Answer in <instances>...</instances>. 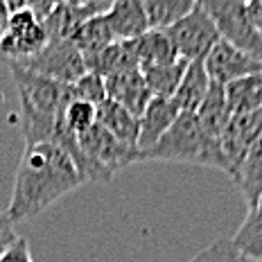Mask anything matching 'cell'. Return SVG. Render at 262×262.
Segmentation results:
<instances>
[{"label":"cell","instance_id":"cell-1","mask_svg":"<svg viewBox=\"0 0 262 262\" xmlns=\"http://www.w3.org/2000/svg\"><path fill=\"white\" fill-rule=\"evenodd\" d=\"M79 185H84V181L77 165L59 143L25 147L16 167L12 199L5 212L14 226L30 222Z\"/></svg>","mask_w":262,"mask_h":262},{"label":"cell","instance_id":"cell-2","mask_svg":"<svg viewBox=\"0 0 262 262\" xmlns=\"http://www.w3.org/2000/svg\"><path fill=\"white\" fill-rule=\"evenodd\" d=\"M20 106V134L25 147L39 143H54L63 122V111L73 97V89L43 79L36 75L12 70Z\"/></svg>","mask_w":262,"mask_h":262},{"label":"cell","instance_id":"cell-3","mask_svg":"<svg viewBox=\"0 0 262 262\" xmlns=\"http://www.w3.org/2000/svg\"><path fill=\"white\" fill-rule=\"evenodd\" d=\"M161 161V163H185V165L212 167V170L228 172L220 140L210 138L201 129L194 113H179L172 127L163 134V138L140 154V163Z\"/></svg>","mask_w":262,"mask_h":262},{"label":"cell","instance_id":"cell-4","mask_svg":"<svg viewBox=\"0 0 262 262\" xmlns=\"http://www.w3.org/2000/svg\"><path fill=\"white\" fill-rule=\"evenodd\" d=\"M9 23L0 39V63L12 68L14 63L39 54L48 46L46 27L27 9V3H5Z\"/></svg>","mask_w":262,"mask_h":262},{"label":"cell","instance_id":"cell-5","mask_svg":"<svg viewBox=\"0 0 262 262\" xmlns=\"http://www.w3.org/2000/svg\"><path fill=\"white\" fill-rule=\"evenodd\" d=\"M9 70H23V73L36 75L43 79H52L57 84L73 86L81 75H86V61L84 54L75 48L73 41H52L46 48L25 59V61L14 63Z\"/></svg>","mask_w":262,"mask_h":262},{"label":"cell","instance_id":"cell-6","mask_svg":"<svg viewBox=\"0 0 262 262\" xmlns=\"http://www.w3.org/2000/svg\"><path fill=\"white\" fill-rule=\"evenodd\" d=\"M215 23L220 39L235 46L237 50L249 52L262 61V36L251 23L249 7L242 0H210L201 3Z\"/></svg>","mask_w":262,"mask_h":262},{"label":"cell","instance_id":"cell-7","mask_svg":"<svg viewBox=\"0 0 262 262\" xmlns=\"http://www.w3.org/2000/svg\"><path fill=\"white\" fill-rule=\"evenodd\" d=\"M165 32L172 39L179 57L188 63L204 61L215 48V43L220 41V32L201 3H194L192 12L185 14L179 23H174Z\"/></svg>","mask_w":262,"mask_h":262},{"label":"cell","instance_id":"cell-8","mask_svg":"<svg viewBox=\"0 0 262 262\" xmlns=\"http://www.w3.org/2000/svg\"><path fill=\"white\" fill-rule=\"evenodd\" d=\"M260 136H262V108L253 113H244V116H231L220 138L224 158H226L228 165L226 174L231 177V181L237 179V172L242 167L244 158H247L249 149L255 145V140Z\"/></svg>","mask_w":262,"mask_h":262},{"label":"cell","instance_id":"cell-9","mask_svg":"<svg viewBox=\"0 0 262 262\" xmlns=\"http://www.w3.org/2000/svg\"><path fill=\"white\" fill-rule=\"evenodd\" d=\"M204 68L212 84L228 86L235 79L262 73V61L251 57L249 52L237 50L235 46L220 39L215 43V48L208 52V57L204 59Z\"/></svg>","mask_w":262,"mask_h":262},{"label":"cell","instance_id":"cell-10","mask_svg":"<svg viewBox=\"0 0 262 262\" xmlns=\"http://www.w3.org/2000/svg\"><path fill=\"white\" fill-rule=\"evenodd\" d=\"M106 100L116 102L122 108H127L131 116L140 120L147 104L151 102V93L145 84V77L140 70H129L106 77Z\"/></svg>","mask_w":262,"mask_h":262},{"label":"cell","instance_id":"cell-11","mask_svg":"<svg viewBox=\"0 0 262 262\" xmlns=\"http://www.w3.org/2000/svg\"><path fill=\"white\" fill-rule=\"evenodd\" d=\"M116 41H136L149 32L143 0H116L104 14Z\"/></svg>","mask_w":262,"mask_h":262},{"label":"cell","instance_id":"cell-12","mask_svg":"<svg viewBox=\"0 0 262 262\" xmlns=\"http://www.w3.org/2000/svg\"><path fill=\"white\" fill-rule=\"evenodd\" d=\"M179 106L174 104V100H165V97H151V102L147 104L145 113L140 116V134H138V151L145 154L147 149H151L158 140L163 138L167 129L172 127V122L179 118Z\"/></svg>","mask_w":262,"mask_h":262},{"label":"cell","instance_id":"cell-13","mask_svg":"<svg viewBox=\"0 0 262 262\" xmlns=\"http://www.w3.org/2000/svg\"><path fill=\"white\" fill-rule=\"evenodd\" d=\"M86 70L100 75V77H111V75L129 73V70H140L138 63V50H136V41H116L102 52L93 54L84 59Z\"/></svg>","mask_w":262,"mask_h":262},{"label":"cell","instance_id":"cell-14","mask_svg":"<svg viewBox=\"0 0 262 262\" xmlns=\"http://www.w3.org/2000/svg\"><path fill=\"white\" fill-rule=\"evenodd\" d=\"M97 124L104 127L111 136H116L120 143L138 149L140 120L136 116H131L127 108H122L111 100H104L100 106H97Z\"/></svg>","mask_w":262,"mask_h":262},{"label":"cell","instance_id":"cell-15","mask_svg":"<svg viewBox=\"0 0 262 262\" xmlns=\"http://www.w3.org/2000/svg\"><path fill=\"white\" fill-rule=\"evenodd\" d=\"M208 91H210V79L204 68V61H192L185 68V75L172 100L181 113H194L201 106V102L206 100Z\"/></svg>","mask_w":262,"mask_h":262},{"label":"cell","instance_id":"cell-16","mask_svg":"<svg viewBox=\"0 0 262 262\" xmlns=\"http://www.w3.org/2000/svg\"><path fill=\"white\" fill-rule=\"evenodd\" d=\"M224 95H226V108L231 116L258 111L262 108V73L231 81L228 86H224Z\"/></svg>","mask_w":262,"mask_h":262},{"label":"cell","instance_id":"cell-17","mask_svg":"<svg viewBox=\"0 0 262 262\" xmlns=\"http://www.w3.org/2000/svg\"><path fill=\"white\" fill-rule=\"evenodd\" d=\"M136 50H138L140 70L154 68V66H167L181 59L165 30H149L140 39H136Z\"/></svg>","mask_w":262,"mask_h":262},{"label":"cell","instance_id":"cell-18","mask_svg":"<svg viewBox=\"0 0 262 262\" xmlns=\"http://www.w3.org/2000/svg\"><path fill=\"white\" fill-rule=\"evenodd\" d=\"M196 120H199L201 129L210 136V138L220 140L224 129H226L231 113L226 108V95H224V86L212 84L210 81V91L206 95V100L201 102V106L194 111Z\"/></svg>","mask_w":262,"mask_h":262},{"label":"cell","instance_id":"cell-19","mask_svg":"<svg viewBox=\"0 0 262 262\" xmlns=\"http://www.w3.org/2000/svg\"><path fill=\"white\" fill-rule=\"evenodd\" d=\"M231 242L244 255L262 262V194L255 199V204L249 206L247 217L239 224V228L235 231V235L231 237Z\"/></svg>","mask_w":262,"mask_h":262},{"label":"cell","instance_id":"cell-20","mask_svg":"<svg viewBox=\"0 0 262 262\" xmlns=\"http://www.w3.org/2000/svg\"><path fill=\"white\" fill-rule=\"evenodd\" d=\"M70 41L84 54V59H89L93 54L102 52L104 48H108L111 43H116V36H113L111 27H108L104 14H102V16H95V18L86 20V23L70 36Z\"/></svg>","mask_w":262,"mask_h":262},{"label":"cell","instance_id":"cell-21","mask_svg":"<svg viewBox=\"0 0 262 262\" xmlns=\"http://www.w3.org/2000/svg\"><path fill=\"white\" fill-rule=\"evenodd\" d=\"M185 68H188V61L179 59L174 63H167V66H154V68H143L145 77V84L149 89L151 97H165V100H172L174 93H177L179 84H181L183 75H185Z\"/></svg>","mask_w":262,"mask_h":262},{"label":"cell","instance_id":"cell-22","mask_svg":"<svg viewBox=\"0 0 262 262\" xmlns=\"http://www.w3.org/2000/svg\"><path fill=\"white\" fill-rule=\"evenodd\" d=\"M233 183L239 188L247 206L255 204V199L262 194V136L249 149V154L237 172V179Z\"/></svg>","mask_w":262,"mask_h":262},{"label":"cell","instance_id":"cell-23","mask_svg":"<svg viewBox=\"0 0 262 262\" xmlns=\"http://www.w3.org/2000/svg\"><path fill=\"white\" fill-rule=\"evenodd\" d=\"M149 30H170L174 23L192 12V0H143Z\"/></svg>","mask_w":262,"mask_h":262},{"label":"cell","instance_id":"cell-24","mask_svg":"<svg viewBox=\"0 0 262 262\" xmlns=\"http://www.w3.org/2000/svg\"><path fill=\"white\" fill-rule=\"evenodd\" d=\"M97 122V106L89 104V102L73 100L63 111V131H68L70 136H81L86 134L93 124Z\"/></svg>","mask_w":262,"mask_h":262},{"label":"cell","instance_id":"cell-25","mask_svg":"<svg viewBox=\"0 0 262 262\" xmlns=\"http://www.w3.org/2000/svg\"><path fill=\"white\" fill-rule=\"evenodd\" d=\"M190 262H258L244 255L231 239H215L206 249H201Z\"/></svg>","mask_w":262,"mask_h":262},{"label":"cell","instance_id":"cell-26","mask_svg":"<svg viewBox=\"0 0 262 262\" xmlns=\"http://www.w3.org/2000/svg\"><path fill=\"white\" fill-rule=\"evenodd\" d=\"M70 89H73L75 100L89 102V104H93V106H100L102 102L106 100V81H104V77L91 73V70L86 75H81Z\"/></svg>","mask_w":262,"mask_h":262},{"label":"cell","instance_id":"cell-27","mask_svg":"<svg viewBox=\"0 0 262 262\" xmlns=\"http://www.w3.org/2000/svg\"><path fill=\"white\" fill-rule=\"evenodd\" d=\"M0 262H34L32 260V251L25 237H16L7 249L0 253Z\"/></svg>","mask_w":262,"mask_h":262},{"label":"cell","instance_id":"cell-28","mask_svg":"<svg viewBox=\"0 0 262 262\" xmlns=\"http://www.w3.org/2000/svg\"><path fill=\"white\" fill-rule=\"evenodd\" d=\"M16 237L18 235H16V228H14L12 220L7 217V212L5 210H0V253H3V251L7 249Z\"/></svg>","mask_w":262,"mask_h":262},{"label":"cell","instance_id":"cell-29","mask_svg":"<svg viewBox=\"0 0 262 262\" xmlns=\"http://www.w3.org/2000/svg\"><path fill=\"white\" fill-rule=\"evenodd\" d=\"M249 7V16H251V23L258 30V34L262 36V0H253V3H247Z\"/></svg>","mask_w":262,"mask_h":262},{"label":"cell","instance_id":"cell-30","mask_svg":"<svg viewBox=\"0 0 262 262\" xmlns=\"http://www.w3.org/2000/svg\"><path fill=\"white\" fill-rule=\"evenodd\" d=\"M7 23H9V12H7V5H5V0H0V39H3L5 30H7Z\"/></svg>","mask_w":262,"mask_h":262}]
</instances>
